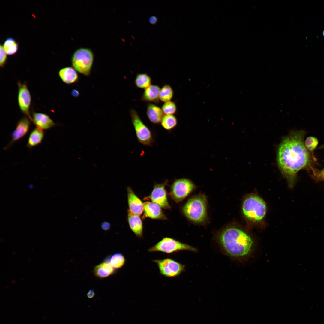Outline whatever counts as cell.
Here are the masks:
<instances>
[{
	"label": "cell",
	"instance_id": "obj_34",
	"mask_svg": "<svg viewBox=\"0 0 324 324\" xmlns=\"http://www.w3.org/2000/svg\"><path fill=\"white\" fill-rule=\"evenodd\" d=\"M72 95L74 96L77 97L79 95V92L77 90L74 89L72 92Z\"/></svg>",
	"mask_w": 324,
	"mask_h": 324
},
{
	"label": "cell",
	"instance_id": "obj_20",
	"mask_svg": "<svg viewBox=\"0 0 324 324\" xmlns=\"http://www.w3.org/2000/svg\"><path fill=\"white\" fill-rule=\"evenodd\" d=\"M160 88L156 85H151L145 89L142 97L144 101L158 103L159 102V93Z\"/></svg>",
	"mask_w": 324,
	"mask_h": 324
},
{
	"label": "cell",
	"instance_id": "obj_21",
	"mask_svg": "<svg viewBox=\"0 0 324 324\" xmlns=\"http://www.w3.org/2000/svg\"><path fill=\"white\" fill-rule=\"evenodd\" d=\"M103 261L109 263L116 270L123 266L125 264L126 260L122 254L116 253L107 256Z\"/></svg>",
	"mask_w": 324,
	"mask_h": 324
},
{
	"label": "cell",
	"instance_id": "obj_11",
	"mask_svg": "<svg viewBox=\"0 0 324 324\" xmlns=\"http://www.w3.org/2000/svg\"><path fill=\"white\" fill-rule=\"evenodd\" d=\"M164 183L155 185L150 194L149 198L152 202H154L164 209H170L168 202L165 185Z\"/></svg>",
	"mask_w": 324,
	"mask_h": 324
},
{
	"label": "cell",
	"instance_id": "obj_27",
	"mask_svg": "<svg viewBox=\"0 0 324 324\" xmlns=\"http://www.w3.org/2000/svg\"><path fill=\"white\" fill-rule=\"evenodd\" d=\"M161 109L165 115H173L176 111L175 103L171 101L165 102L162 105Z\"/></svg>",
	"mask_w": 324,
	"mask_h": 324
},
{
	"label": "cell",
	"instance_id": "obj_23",
	"mask_svg": "<svg viewBox=\"0 0 324 324\" xmlns=\"http://www.w3.org/2000/svg\"><path fill=\"white\" fill-rule=\"evenodd\" d=\"M151 77L145 73L137 74L134 80L135 84L136 87L145 89L151 85Z\"/></svg>",
	"mask_w": 324,
	"mask_h": 324
},
{
	"label": "cell",
	"instance_id": "obj_3",
	"mask_svg": "<svg viewBox=\"0 0 324 324\" xmlns=\"http://www.w3.org/2000/svg\"><path fill=\"white\" fill-rule=\"evenodd\" d=\"M207 200L204 195L200 194L189 200L183 208L185 216L195 223L204 221L206 216Z\"/></svg>",
	"mask_w": 324,
	"mask_h": 324
},
{
	"label": "cell",
	"instance_id": "obj_10",
	"mask_svg": "<svg viewBox=\"0 0 324 324\" xmlns=\"http://www.w3.org/2000/svg\"><path fill=\"white\" fill-rule=\"evenodd\" d=\"M18 101L20 108L22 112L32 121V118L30 113L31 103V97L26 84L19 82L18 83Z\"/></svg>",
	"mask_w": 324,
	"mask_h": 324
},
{
	"label": "cell",
	"instance_id": "obj_6",
	"mask_svg": "<svg viewBox=\"0 0 324 324\" xmlns=\"http://www.w3.org/2000/svg\"><path fill=\"white\" fill-rule=\"evenodd\" d=\"M183 250L194 252L197 251L196 248L193 247L169 237L163 238L155 245L148 249L149 252H161L167 254Z\"/></svg>",
	"mask_w": 324,
	"mask_h": 324
},
{
	"label": "cell",
	"instance_id": "obj_14",
	"mask_svg": "<svg viewBox=\"0 0 324 324\" xmlns=\"http://www.w3.org/2000/svg\"><path fill=\"white\" fill-rule=\"evenodd\" d=\"M144 206L145 217L153 219H166L161 207L157 204L146 202L144 203Z\"/></svg>",
	"mask_w": 324,
	"mask_h": 324
},
{
	"label": "cell",
	"instance_id": "obj_12",
	"mask_svg": "<svg viewBox=\"0 0 324 324\" xmlns=\"http://www.w3.org/2000/svg\"><path fill=\"white\" fill-rule=\"evenodd\" d=\"M30 120L28 117L24 116L19 121L12 134L11 140L8 145L5 147V149L9 148L12 144L26 135L30 128Z\"/></svg>",
	"mask_w": 324,
	"mask_h": 324
},
{
	"label": "cell",
	"instance_id": "obj_22",
	"mask_svg": "<svg viewBox=\"0 0 324 324\" xmlns=\"http://www.w3.org/2000/svg\"><path fill=\"white\" fill-rule=\"evenodd\" d=\"M43 130L36 127L31 132L27 146L32 148L41 143L44 137Z\"/></svg>",
	"mask_w": 324,
	"mask_h": 324
},
{
	"label": "cell",
	"instance_id": "obj_30",
	"mask_svg": "<svg viewBox=\"0 0 324 324\" xmlns=\"http://www.w3.org/2000/svg\"><path fill=\"white\" fill-rule=\"evenodd\" d=\"M7 53L3 47L1 45L0 46V65L3 67L7 59Z\"/></svg>",
	"mask_w": 324,
	"mask_h": 324
},
{
	"label": "cell",
	"instance_id": "obj_19",
	"mask_svg": "<svg viewBox=\"0 0 324 324\" xmlns=\"http://www.w3.org/2000/svg\"><path fill=\"white\" fill-rule=\"evenodd\" d=\"M146 114L149 120L155 124L160 123L164 116L162 109L153 104H149L148 105Z\"/></svg>",
	"mask_w": 324,
	"mask_h": 324
},
{
	"label": "cell",
	"instance_id": "obj_5",
	"mask_svg": "<svg viewBox=\"0 0 324 324\" xmlns=\"http://www.w3.org/2000/svg\"><path fill=\"white\" fill-rule=\"evenodd\" d=\"M92 51L86 48H81L76 50L73 55L72 64L75 69L80 74L89 76L94 61Z\"/></svg>",
	"mask_w": 324,
	"mask_h": 324
},
{
	"label": "cell",
	"instance_id": "obj_13",
	"mask_svg": "<svg viewBox=\"0 0 324 324\" xmlns=\"http://www.w3.org/2000/svg\"><path fill=\"white\" fill-rule=\"evenodd\" d=\"M127 190L129 210L133 214L140 216L144 210V203L136 195L130 187H128Z\"/></svg>",
	"mask_w": 324,
	"mask_h": 324
},
{
	"label": "cell",
	"instance_id": "obj_2",
	"mask_svg": "<svg viewBox=\"0 0 324 324\" xmlns=\"http://www.w3.org/2000/svg\"><path fill=\"white\" fill-rule=\"evenodd\" d=\"M220 244L228 255L234 257H242L249 254L252 250L253 241L242 230L235 228H227L219 237Z\"/></svg>",
	"mask_w": 324,
	"mask_h": 324
},
{
	"label": "cell",
	"instance_id": "obj_32",
	"mask_svg": "<svg viewBox=\"0 0 324 324\" xmlns=\"http://www.w3.org/2000/svg\"><path fill=\"white\" fill-rule=\"evenodd\" d=\"M95 296V293L93 289L89 290L87 294V297L89 299L93 298Z\"/></svg>",
	"mask_w": 324,
	"mask_h": 324
},
{
	"label": "cell",
	"instance_id": "obj_25",
	"mask_svg": "<svg viewBox=\"0 0 324 324\" xmlns=\"http://www.w3.org/2000/svg\"><path fill=\"white\" fill-rule=\"evenodd\" d=\"M177 122V119L173 115H166L164 116L160 123L165 129L170 130L176 127Z\"/></svg>",
	"mask_w": 324,
	"mask_h": 324
},
{
	"label": "cell",
	"instance_id": "obj_24",
	"mask_svg": "<svg viewBox=\"0 0 324 324\" xmlns=\"http://www.w3.org/2000/svg\"><path fill=\"white\" fill-rule=\"evenodd\" d=\"M173 95V91L171 87L168 85L166 84L160 89L159 99L164 102L170 101Z\"/></svg>",
	"mask_w": 324,
	"mask_h": 324
},
{
	"label": "cell",
	"instance_id": "obj_29",
	"mask_svg": "<svg viewBox=\"0 0 324 324\" xmlns=\"http://www.w3.org/2000/svg\"><path fill=\"white\" fill-rule=\"evenodd\" d=\"M312 177L316 182L324 181V168L320 171L314 170Z\"/></svg>",
	"mask_w": 324,
	"mask_h": 324
},
{
	"label": "cell",
	"instance_id": "obj_17",
	"mask_svg": "<svg viewBox=\"0 0 324 324\" xmlns=\"http://www.w3.org/2000/svg\"><path fill=\"white\" fill-rule=\"evenodd\" d=\"M59 76L64 83L67 84L76 82L79 79L78 74L74 68L66 67L61 69L59 71Z\"/></svg>",
	"mask_w": 324,
	"mask_h": 324
},
{
	"label": "cell",
	"instance_id": "obj_9",
	"mask_svg": "<svg viewBox=\"0 0 324 324\" xmlns=\"http://www.w3.org/2000/svg\"><path fill=\"white\" fill-rule=\"evenodd\" d=\"M153 261L158 265L160 274L167 277L177 276L184 269V265L170 258L154 260Z\"/></svg>",
	"mask_w": 324,
	"mask_h": 324
},
{
	"label": "cell",
	"instance_id": "obj_1",
	"mask_svg": "<svg viewBox=\"0 0 324 324\" xmlns=\"http://www.w3.org/2000/svg\"><path fill=\"white\" fill-rule=\"evenodd\" d=\"M305 135L304 130L293 131L284 138L278 147V167L290 187L294 185L300 170L308 167L313 169L310 165L311 156L305 146Z\"/></svg>",
	"mask_w": 324,
	"mask_h": 324
},
{
	"label": "cell",
	"instance_id": "obj_4",
	"mask_svg": "<svg viewBox=\"0 0 324 324\" xmlns=\"http://www.w3.org/2000/svg\"><path fill=\"white\" fill-rule=\"evenodd\" d=\"M242 211L248 219L254 221L262 220L266 213V206L263 200L258 196H252L244 201Z\"/></svg>",
	"mask_w": 324,
	"mask_h": 324
},
{
	"label": "cell",
	"instance_id": "obj_35",
	"mask_svg": "<svg viewBox=\"0 0 324 324\" xmlns=\"http://www.w3.org/2000/svg\"><path fill=\"white\" fill-rule=\"evenodd\" d=\"M323 36H324V30H323Z\"/></svg>",
	"mask_w": 324,
	"mask_h": 324
},
{
	"label": "cell",
	"instance_id": "obj_28",
	"mask_svg": "<svg viewBox=\"0 0 324 324\" xmlns=\"http://www.w3.org/2000/svg\"><path fill=\"white\" fill-rule=\"evenodd\" d=\"M318 142L317 138L313 136H309L304 141V145L309 152H312L316 148Z\"/></svg>",
	"mask_w": 324,
	"mask_h": 324
},
{
	"label": "cell",
	"instance_id": "obj_26",
	"mask_svg": "<svg viewBox=\"0 0 324 324\" xmlns=\"http://www.w3.org/2000/svg\"><path fill=\"white\" fill-rule=\"evenodd\" d=\"M3 47L7 54L11 55L16 52L18 49V44L14 38H10L5 41Z\"/></svg>",
	"mask_w": 324,
	"mask_h": 324
},
{
	"label": "cell",
	"instance_id": "obj_7",
	"mask_svg": "<svg viewBox=\"0 0 324 324\" xmlns=\"http://www.w3.org/2000/svg\"><path fill=\"white\" fill-rule=\"evenodd\" d=\"M130 113L137 139L144 145L151 146L153 142L151 131L142 122L136 110L131 109Z\"/></svg>",
	"mask_w": 324,
	"mask_h": 324
},
{
	"label": "cell",
	"instance_id": "obj_16",
	"mask_svg": "<svg viewBox=\"0 0 324 324\" xmlns=\"http://www.w3.org/2000/svg\"><path fill=\"white\" fill-rule=\"evenodd\" d=\"M116 271L109 263L103 261L94 267L93 272L96 277L103 279L113 275Z\"/></svg>",
	"mask_w": 324,
	"mask_h": 324
},
{
	"label": "cell",
	"instance_id": "obj_18",
	"mask_svg": "<svg viewBox=\"0 0 324 324\" xmlns=\"http://www.w3.org/2000/svg\"><path fill=\"white\" fill-rule=\"evenodd\" d=\"M128 221L130 228L136 235L141 237L142 236V223L139 216L132 213L128 211Z\"/></svg>",
	"mask_w": 324,
	"mask_h": 324
},
{
	"label": "cell",
	"instance_id": "obj_33",
	"mask_svg": "<svg viewBox=\"0 0 324 324\" xmlns=\"http://www.w3.org/2000/svg\"><path fill=\"white\" fill-rule=\"evenodd\" d=\"M158 20V18L154 16H150L148 19L149 23L153 25L157 23Z\"/></svg>",
	"mask_w": 324,
	"mask_h": 324
},
{
	"label": "cell",
	"instance_id": "obj_31",
	"mask_svg": "<svg viewBox=\"0 0 324 324\" xmlns=\"http://www.w3.org/2000/svg\"><path fill=\"white\" fill-rule=\"evenodd\" d=\"M101 227L103 230L107 231L110 230L111 228V224L109 222L104 221L101 223Z\"/></svg>",
	"mask_w": 324,
	"mask_h": 324
},
{
	"label": "cell",
	"instance_id": "obj_8",
	"mask_svg": "<svg viewBox=\"0 0 324 324\" xmlns=\"http://www.w3.org/2000/svg\"><path fill=\"white\" fill-rule=\"evenodd\" d=\"M195 188L191 181L181 178L176 180L172 184L170 195L175 201L178 202L186 198Z\"/></svg>",
	"mask_w": 324,
	"mask_h": 324
},
{
	"label": "cell",
	"instance_id": "obj_15",
	"mask_svg": "<svg viewBox=\"0 0 324 324\" xmlns=\"http://www.w3.org/2000/svg\"><path fill=\"white\" fill-rule=\"evenodd\" d=\"M32 118V122L36 127L43 130L49 129L55 125L53 121L49 116L45 113L34 112Z\"/></svg>",
	"mask_w": 324,
	"mask_h": 324
}]
</instances>
